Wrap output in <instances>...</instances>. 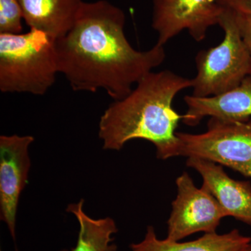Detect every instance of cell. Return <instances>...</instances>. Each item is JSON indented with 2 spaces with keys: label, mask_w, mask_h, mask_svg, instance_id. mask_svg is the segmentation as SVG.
I'll use <instances>...</instances> for the list:
<instances>
[{
  "label": "cell",
  "mask_w": 251,
  "mask_h": 251,
  "mask_svg": "<svg viewBox=\"0 0 251 251\" xmlns=\"http://www.w3.org/2000/svg\"><path fill=\"white\" fill-rule=\"evenodd\" d=\"M251 242V237L241 233L237 229L227 233L204 234L191 242H179L160 239L153 226H148L141 242L132 244L131 251H242Z\"/></svg>",
  "instance_id": "cell-12"
},
{
  "label": "cell",
  "mask_w": 251,
  "mask_h": 251,
  "mask_svg": "<svg viewBox=\"0 0 251 251\" xmlns=\"http://www.w3.org/2000/svg\"><path fill=\"white\" fill-rule=\"evenodd\" d=\"M177 194L172 203L167 239L179 242L197 233H214L226 213L219 202L204 188L196 187L184 172L176 179Z\"/></svg>",
  "instance_id": "cell-6"
},
{
  "label": "cell",
  "mask_w": 251,
  "mask_h": 251,
  "mask_svg": "<svg viewBox=\"0 0 251 251\" xmlns=\"http://www.w3.org/2000/svg\"><path fill=\"white\" fill-rule=\"evenodd\" d=\"M55 41L35 29L0 34V91L44 95L59 73Z\"/></svg>",
  "instance_id": "cell-3"
},
{
  "label": "cell",
  "mask_w": 251,
  "mask_h": 251,
  "mask_svg": "<svg viewBox=\"0 0 251 251\" xmlns=\"http://www.w3.org/2000/svg\"><path fill=\"white\" fill-rule=\"evenodd\" d=\"M235 17L241 35L247 46L250 54L251 67L249 75L251 76V16L235 13Z\"/></svg>",
  "instance_id": "cell-15"
},
{
  "label": "cell",
  "mask_w": 251,
  "mask_h": 251,
  "mask_svg": "<svg viewBox=\"0 0 251 251\" xmlns=\"http://www.w3.org/2000/svg\"><path fill=\"white\" fill-rule=\"evenodd\" d=\"M192 85V79L171 71L149 73L100 117L99 136L104 150L119 151L130 140L142 139L155 145L160 159L179 156L175 129L182 115L175 111L173 103L180 92Z\"/></svg>",
  "instance_id": "cell-2"
},
{
  "label": "cell",
  "mask_w": 251,
  "mask_h": 251,
  "mask_svg": "<svg viewBox=\"0 0 251 251\" xmlns=\"http://www.w3.org/2000/svg\"><path fill=\"white\" fill-rule=\"evenodd\" d=\"M126 16L106 0L84 1L75 24L56 39L59 73L75 92L104 90L121 100L149 73L163 64L164 46L135 49L125 33Z\"/></svg>",
  "instance_id": "cell-1"
},
{
  "label": "cell",
  "mask_w": 251,
  "mask_h": 251,
  "mask_svg": "<svg viewBox=\"0 0 251 251\" xmlns=\"http://www.w3.org/2000/svg\"><path fill=\"white\" fill-rule=\"evenodd\" d=\"M219 25L224 31L222 42L196 55L197 74L191 87L193 97H213L228 92L250 74V54L238 27L235 13L224 9Z\"/></svg>",
  "instance_id": "cell-4"
},
{
  "label": "cell",
  "mask_w": 251,
  "mask_h": 251,
  "mask_svg": "<svg viewBox=\"0 0 251 251\" xmlns=\"http://www.w3.org/2000/svg\"><path fill=\"white\" fill-rule=\"evenodd\" d=\"M242 251H251V242Z\"/></svg>",
  "instance_id": "cell-17"
},
{
  "label": "cell",
  "mask_w": 251,
  "mask_h": 251,
  "mask_svg": "<svg viewBox=\"0 0 251 251\" xmlns=\"http://www.w3.org/2000/svg\"><path fill=\"white\" fill-rule=\"evenodd\" d=\"M186 165L202 176V187L216 198L226 216L251 226L250 181L234 180L221 165L198 157H188Z\"/></svg>",
  "instance_id": "cell-9"
},
{
  "label": "cell",
  "mask_w": 251,
  "mask_h": 251,
  "mask_svg": "<svg viewBox=\"0 0 251 251\" xmlns=\"http://www.w3.org/2000/svg\"><path fill=\"white\" fill-rule=\"evenodd\" d=\"M176 134L178 156L208 160L251 179V118L234 121L211 117L204 133Z\"/></svg>",
  "instance_id": "cell-5"
},
{
  "label": "cell",
  "mask_w": 251,
  "mask_h": 251,
  "mask_svg": "<svg viewBox=\"0 0 251 251\" xmlns=\"http://www.w3.org/2000/svg\"><path fill=\"white\" fill-rule=\"evenodd\" d=\"M23 20L19 0H0V34H21Z\"/></svg>",
  "instance_id": "cell-14"
},
{
  "label": "cell",
  "mask_w": 251,
  "mask_h": 251,
  "mask_svg": "<svg viewBox=\"0 0 251 251\" xmlns=\"http://www.w3.org/2000/svg\"><path fill=\"white\" fill-rule=\"evenodd\" d=\"M224 9L251 16V0H216Z\"/></svg>",
  "instance_id": "cell-16"
},
{
  "label": "cell",
  "mask_w": 251,
  "mask_h": 251,
  "mask_svg": "<svg viewBox=\"0 0 251 251\" xmlns=\"http://www.w3.org/2000/svg\"><path fill=\"white\" fill-rule=\"evenodd\" d=\"M34 140L31 135L0 136V219L14 242L18 202L31 167L28 150Z\"/></svg>",
  "instance_id": "cell-8"
},
{
  "label": "cell",
  "mask_w": 251,
  "mask_h": 251,
  "mask_svg": "<svg viewBox=\"0 0 251 251\" xmlns=\"http://www.w3.org/2000/svg\"><path fill=\"white\" fill-rule=\"evenodd\" d=\"M187 105L182 115L185 125L194 126L206 117L224 120H247L251 118V76L249 75L235 88L209 97H184Z\"/></svg>",
  "instance_id": "cell-10"
},
{
  "label": "cell",
  "mask_w": 251,
  "mask_h": 251,
  "mask_svg": "<svg viewBox=\"0 0 251 251\" xmlns=\"http://www.w3.org/2000/svg\"><path fill=\"white\" fill-rule=\"evenodd\" d=\"M224 11L216 0H152L151 27L158 35L156 44L164 46L184 31L202 41L208 29L219 25Z\"/></svg>",
  "instance_id": "cell-7"
},
{
  "label": "cell",
  "mask_w": 251,
  "mask_h": 251,
  "mask_svg": "<svg viewBox=\"0 0 251 251\" xmlns=\"http://www.w3.org/2000/svg\"><path fill=\"white\" fill-rule=\"evenodd\" d=\"M23 17L30 29L57 39L75 24L82 0H19Z\"/></svg>",
  "instance_id": "cell-11"
},
{
  "label": "cell",
  "mask_w": 251,
  "mask_h": 251,
  "mask_svg": "<svg viewBox=\"0 0 251 251\" xmlns=\"http://www.w3.org/2000/svg\"><path fill=\"white\" fill-rule=\"evenodd\" d=\"M83 200L67 206V212L74 214L78 222V237L76 245L71 250L59 251H117L113 244V234L118 232L115 221L112 218L94 219L83 210Z\"/></svg>",
  "instance_id": "cell-13"
}]
</instances>
